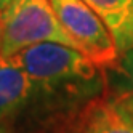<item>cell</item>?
Here are the masks:
<instances>
[{
	"label": "cell",
	"mask_w": 133,
	"mask_h": 133,
	"mask_svg": "<svg viewBox=\"0 0 133 133\" xmlns=\"http://www.w3.org/2000/svg\"><path fill=\"white\" fill-rule=\"evenodd\" d=\"M15 58L32 79L35 90L45 93H71L80 85L93 82L99 69L79 50L56 42L27 46Z\"/></svg>",
	"instance_id": "1"
},
{
	"label": "cell",
	"mask_w": 133,
	"mask_h": 133,
	"mask_svg": "<svg viewBox=\"0 0 133 133\" xmlns=\"http://www.w3.org/2000/svg\"><path fill=\"white\" fill-rule=\"evenodd\" d=\"M43 42H56L77 50L56 18L51 0H16L0 21V56H15Z\"/></svg>",
	"instance_id": "2"
},
{
	"label": "cell",
	"mask_w": 133,
	"mask_h": 133,
	"mask_svg": "<svg viewBox=\"0 0 133 133\" xmlns=\"http://www.w3.org/2000/svg\"><path fill=\"white\" fill-rule=\"evenodd\" d=\"M56 18L77 50L98 68H114L120 51L109 29L85 0H51Z\"/></svg>",
	"instance_id": "3"
},
{
	"label": "cell",
	"mask_w": 133,
	"mask_h": 133,
	"mask_svg": "<svg viewBox=\"0 0 133 133\" xmlns=\"http://www.w3.org/2000/svg\"><path fill=\"white\" fill-rule=\"evenodd\" d=\"M66 133H133L130 93L98 96L75 112Z\"/></svg>",
	"instance_id": "4"
},
{
	"label": "cell",
	"mask_w": 133,
	"mask_h": 133,
	"mask_svg": "<svg viewBox=\"0 0 133 133\" xmlns=\"http://www.w3.org/2000/svg\"><path fill=\"white\" fill-rule=\"evenodd\" d=\"M35 93L32 79L15 56H0V127L15 119Z\"/></svg>",
	"instance_id": "5"
},
{
	"label": "cell",
	"mask_w": 133,
	"mask_h": 133,
	"mask_svg": "<svg viewBox=\"0 0 133 133\" xmlns=\"http://www.w3.org/2000/svg\"><path fill=\"white\" fill-rule=\"evenodd\" d=\"M109 29L120 55L133 48V0H85Z\"/></svg>",
	"instance_id": "6"
},
{
	"label": "cell",
	"mask_w": 133,
	"mask_h": 133,
	"mask_svg": "<svg viewBox=\"0 0 133 133\" xmlns=\"http://www.w3.org/2000/svg\"><path fill=\"white\" fill-rule=\"evenodd\" d=\"M122 66H123V69H125L128 79H130V83H131V87H133V48L128 50L125 55H123Z\"/></svg>",
	"instance_id": "7"
},
{
	"label": "cell",
	"mask_w": 133,
	"mask_h": 133,
	"mask_svg": "<svg viewBox=\"0 0 133 133\" xmlns=\"http://www.w3.org/2000/svg\"><path fill=\"white\" fill-rule=\"evenodd\" d=\"M16 2V0H0V21L5 16V13L10 10V6Z\"/></svg>",
	"instance_id": "8"
},
{
	"label": "cell",
	"mask_w": 133,
	"mask_h": 133,
	"mask_svg": "<svg viewBox=\"0 0 133 133\" xmlns=\"http://www.w3.org/2000/svg\"><path fill=\"white\" fill-rule=\"evenodd\" d=\"M0 133H6V131H5V130H3L2 127H0Z\"/></svg>",
	"instance_id": "9"
}]
</instances>
